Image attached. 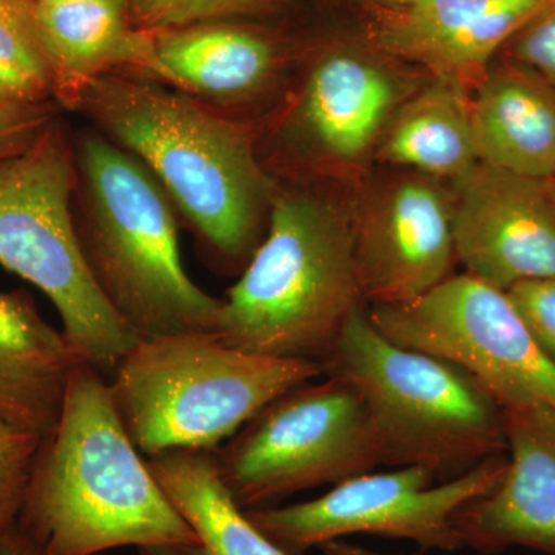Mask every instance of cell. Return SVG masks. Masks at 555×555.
<instances>
[{
  "label": "cell",
  "mask_w": 555,
  "mask_h": 555,
  "mask_svg": "<svg viewBox=\"0 0 555 555\" xmlns=\"http://www.w3.org/2000/svg\"><path fill=\"white\" fill-rule=\"evenodd\" d=\"M72 112L144 164L211 268L246 269L268 232L276 190L259 156L258 131L182 91L129 75L90 80Z\"/></svg>",
  "instance_id": "obj_1"
},
{
  "label": "cell",
  "mask_w": 555,
  "mask_h": 555,
  "mask_svg": "<svg viewBox=\"0 0 555 555\" xmlns=\"http://www.w3.org/2000/svg\"><path fill=\"white\" fill-rule=\"evenodd\" d=\"M120 422L108 382L79 363L42 438L16 524L47 555L199 545Z\"/></svg>",
  "instance_id": "obj_2"
},
{
  "label": "cell",
  "mask_w": 555,
  "mask_h": 555,
  "mask_svg": "<svg viewBox=\"0 0 555 555\" xmlns=\"http://www.w3.org/2000/svg\"><path fill=\"white\" fill-rule=\"evenodd\" d=\"M73 221L112 308L141 338L217 334L224 301L185 272L178 210L141 160L96 130L72 134Z\"/></svg>",
  "instance_id": "obj_3"
},
{
  "label": "cell",
  "mask_w": 555,
  "mask_h": 555,
  "mask_svg": "<svg viewBox=\"0 0 555 555\" xmlns=\"http://www.w3.org/2000/svg\"><path fill=\"white\" fill-rule=\"evenodd\" d=\"M327 184L276 182L268 232L222 299V341L321 364L350 313L366 306L353 258L350 198Z\"/></svg>",
  "instance_id": "obj_4"
},
{
  "label": "cell",
  "mask_w": 555,
  "mask_h": 555,
  "mask_svg": "<svg viewBox=\"0 0 555 555\" xmlns=\"http://www.w3.org/2000/svg\"><path fill=\"white\" fill-rule=\"evenodd\" d=\"M324 377L317 361L230 346L211 332L141 338L112 372L109 393L149 459L215 452L278 397Z\"/></svg>",
  "instance_id": "obj_5"
},
{
  "label": "cell",
  "mask_w": 555,
  "mask_h": 555,
  "mask_svg": "<svg viewBox=\"0 0 555 555\" xmlns=\"http://www.w3.org/2000/svg\"><path fill=\"white\" fill-rule=\"evenodd\" d=\"M321 367L363 397L385 466L456 477L506 454L503 408L489 390L455 364L387 339L367 306L350 313Z\"/></svg>",
  "instance_id": "obj_6"
},
{
  "label": "cell",
  "mask_w": 555,
  "mask_h": 555,
  "mask_svg": "<svg viewBox=\"0 0 555 555\" xmlns=\"http://www.w3.org/2000/svg\"><path fill=\"white\" fill-rule=\"evenodd\" d=\"M72 133L62 119L0 164V266L39 288L82 363L112 374L139 335L98 287L80 247L72 196Z\"/></svg>",
  "instance_id": "obj_7"
},
{
  "label": "cell",
  "mask_w": 555,
  "mask_h": 555,
  "mask_svg": "<svg viewBox=\"0 0 555 555\" xmlns=\"http://www.w3.org/2000/svg\"><path fill=\"white\" fill-rule=\"evenodd\" d=\"M427 73L363 38L321 43L269 120L262 160L286 181L356 185L375 164L387 122Z\"/></svg>",
  "instance_id": "obj_8"
},
{
  "label": "cell",
  "mask_w": 555,
  "mask_h": 555,
  "mask_svg": "<svg viewBox=\"0 0 555 555\" xmlns=\"http://www.w3.org/2000/svg\"><path fill=\"white\" fill-rule=\"evenodd\" d=\"M215 460L222 483L246 511L275 506L383 465L363 397L326 375L273 400L215 451Z\"/></svg>",
  "instance_id": "obj_9"
},
{
  "label": "cell",
  "mask_w": 555,
  "mask_h": 555,
  "mask_svg": "<svg viewBox=\"0 0 555 555\" xmlns=\"http://www.w3.org/2000/svg\"><path fill=\"white\" fill-rule=\"evenodd\" d=\"M367 315L396 345L473 375L503 409L555 408V366L503 288L454 273L406 305L367 306Z\"/></svg>",
  "instance_id": "obj_10"
},
{
  "label": "cell",
  "mask_w": 555,
  "mask_h": 555,
  "mask_svg": "<svg viewBox=\"0 0 555 555\" xmlns=\"http://www.w3.org/2000/svg\"><path fill=\"white\" fill-rule=\"evenodd\" d=\"M506 465V454L491 456L443 483L420 466L371 470L309 502L246 514L287 555H305L353 534L409 540L426 551H456L465 547L454 525L456 511L489 494Z\"/></svg>",
  "instance_id": "obj_11"
},
{
  "label": "cell",
  "mask_w": 555,
  "mask_h": 555,
  "mask_svg": "<svg viewBox=\"0 0 555 555\" xmlns=\"http://www.w3.org/2000/svg\"><path fill=\"white\" fill-rule=\"evenodd\" d=\"M353 258L366 306L406 305L454 275L449 182L382 167L350 198Z\"/></svg>",
  "instance_id": "obj_12"
},
{
  "label": "cell",
  "mask_w": 555,
  "mask_h": 555,
  "mask_svg": "<svg viewBox=\"0 0 555 555\" xmlns=\"http://www.w3.org/2000/svg\"><path fill=\"white\" fill-rule=\"evenodd\" d=\"M456 262L492 286L555 278V185L477 163L449 182Z\"/></svg>",
  "instance_id": "obj_13"
},
{
  "label": "cell",
  "mask_w": 555,
  "mask_h": 555,
  "mask_svg": "<svg viewBox=\"0 0 555 555\" xmlns=\"http://www.w3.org/2000/svg\"><path fill=\"white\" fill-rule=\"evenodd\" d=\"M545 2L414 0L367 14L364 36L393 60L474 90L496 53Z\"/></svg>",
  "instance_id": "obj_14"
},
{
  "label": "cell",
  "mask_w": 555,
  "mask_h": 555,
  "mask_svg": "<svg viewBox=\"0 0 555 555\" xmlns=\"http://www.w3.org/2000/svg\"><path fill=\"white\" fill-rule=\"evenodd\" d=\"M503 418L505 474L456 511V531L478 553L525 546L555 555V408L503 409Z\"/></svg>",
  "instance_id": "obj_15"
},
{
  "label": "cell",
  "mask_w": 555,
  "mask_h": 555,
  "mask_svg": "<svg viewBox=\"0 0 555 555\" xmlns=\"http://www.w3.org/2000/svg\"><path fill=\"white\" fill-rule=\"evenodd\" d=\"M240 21L152 33L155 82L225 113L270 96L283 86L291 51L270 28Z\"/></svg>",
  "instance_id": "obj_16"
},
{
  "label": "cell",
  "mask_w": 555,
  "mask_h": 555,
  "mask_svg": "<svg viewBox=\"0 0 555 555\" xmlns=\"http://www.w3.org/2000/svg\"><path fill=\"white\" fill-rule=\"evenodd\" d=\"M33 20L62 109L72 112L79 90L101 76L155 80L152 33L131 24L124 0H43L33 3Z\"/></svg>",
  "instance_id": "obj_17"
},
{
  "label": "cell",
  "mask_w": 555,
  "mask_h": 555,
  "mask_svg": "<svg viewBox=\"0 0 555 555\" xmlns=\"http://www.w3.org/2000/svg\"><path fill=\"white\" fill-rule=\"evenodd\" d=\"M478 163L518 177L555 178V89L534 72L502 60L470 93Z\"/></svg>",
  "instance_id": "obj_18"
},
{
  "label": "cell",
  "mask_w": 555,
  "mask_h": 555,
  "mask_svg": "<svg viewBox=\"0 0 555 555\" xmlns=\"http://www.w3.org/2000/svg\"><path fill=\"white\" fill-rule=\"evenodd\" d=\"M79 363L64 332L43 320L27 291L0 292V418L49 436Z\"/></svg>",
  "instance_id": "obj_19"
},
{
  "label": "cell",
  "mask_w": 555,
  "mask_h": 555,
  "mask_svg": "<svg viewBox=\"0 0 555 555\" xmlns=\"http://www.w3.org/2000/svg\"><path fill=\"white\" fill-rule=\"evenodd\" d=\"M470 93L456 80L427 75L387 122L375 164L444 182L463 177L478 163Z\"/></svg>",
  "instance_id": "obj_20"
},
{
  "label": "cell",
  "mask_w": 555,
  "mask_h": 555,
  "mask_svg": "<svg viewBox=\"0 0 555 555\" xmlns=\"http://www.w3.org/2000/svg\"><path fill=\"white\" fill-rule=\"evenodd\" d=\"M147 462L207 555H287L230 495L219 477L215 452H169Z\"/></svg>",
  "instance_id": "obj_21"
},
{
  "label": "cell",
  "mask_w": 555,
  "mask_h": 555,
  "mask_svg": "<svg viewBox=\"0 0 555 555\" xmlns=\"http://www.w3.org/2000/svg\"><path fill=\"white\" fill-rule=\"evenodd\" d=\"M294 0H124L131 24L155 33L211 21L275 16Z\"/></svg>",
  "instance_id": "obj_22"
},
{
  "label": "cell",
  "mask_w": 555,
  "mask_h": 555,
  "mask_svg": "<svg viewBox=\"0 0 555 555\" xmlns=\"http://www.w3.org/2000/svg\"><path fill=\"white\" fill-rule=\"evenodd\" d=\"M42 437L0 418V537L20 518Z\"/></svg>",
  "instance_id": "obj_23"
},
{
  "label": "cell",
  "mask_w": 555,
  "mask_h": 555,
  "mask_svg": "<svg viewBox=\"0 0 555 555\" xmlns=\"http://www.w3.org/2000/svg\"><path fill=\"white\" fill-rule=\"evenodd\" d=\"M0 61L39 80L54 98V76L40 47L30 0H0Z\"/></svg>",
  "instance_id": "obj_24"
},
{
  "label": "cell",
  "mask_w": 555,
  "mask_h": 555,
  "mask_svg": "<svg viewBox=\"0 0 555 555\" xmlns=\"http://www.w3.org/2000/svg\"><path fill=\"white\" fill-rule=\"evenodd\" d=\"M500 53L503 60L524 65L555 89V0H546Z\"/></svg>",
  "instance_id": "obj_25"
},
{
  "label": "cell",
  "mask_w": 555,
  "mask_h": 555,
  "mask_svg": "<svg viewBox=\"0 0 555 555\" xmlns=\"http://www.w3.org/2000/svg\"><path fill=\"white\" fill-rule=\"evenodd\" d=\"M56 101L13 102L0 100V164L27 152L54 120L61 118Z\"/></svg>",
  "instance_id": "obj_26"
},
{
  "label": "cell",
  "mask_w": 555,
  "mask_h": 555,
  "mask_svg": "<svg viewBox=\"0 0 555 555\" xmlns=\"http://www.w3.org/2000/svg\"><path fill=\"white\" fill-rule=\"evenodd\" d=\"M506 292L537 345L555 366V278L524 281Z\"/></svg>",
  "instance_id": "obj_27"
},
{
  "label": "cell",
  "mask_w": 555,
  "mask_h": 555,
  "mask_svg": "<svg viewBox=\"0 0 555 555\" xmlns=\"http://www.w3.org/2000/svg\"><path fill=\"white\" fill-rule=\"evenodd\" d=\"M0 100L13 102L54 101L53 94L39 80L0 61Z\"/></svg>",
  "instance_id": "obj_28"
},
{
  "label": "cell",
  "mask_w": 555,
  "mask_h": 555,
  "mask_svg": "<svg viewBox=\"0 0 555 555\" xmlns=\"http://www.w3.org/2000/svg\"><path fill=\"white\" fill-rule=\"evenodd\" d=\"M0 555H47V553L27 531L16 524L7 534L0 537Z\"/></svg>",
  "instance_id": "obj_29"
},
{
  "label": "cell",
  "mask_w": 555,
  "mask_h": 555,
  "mask_svg": "<svg viewBox=\"0 0 555 555\" xmlns=\"http://www.w3.org/2000/svg\"><path fill=\"white\" fill-rule=\"evenodd\" d=\"M139 555H207L201 545H166L139 547Z\"/></svg>",
  "instance_id": "obj_30"
},
{
  "label": "cell",
  "mask_w": 555,
  "mask_h": 555,
  "mask_svg": "<svg viewBox=\"0 0 555 555\" xmlns=\"http://www.w3.org/2000/svg\"><path fill=\"white\" fill-rule=\"evenodd\" d=\"M345 2L366 11L367 14H372L378 13V11L398 10L414 2V0H345Z\"/></svg>",
  "instance_id": "obj_31"
},
{
  "label": "cell",
  "mask_w": 555,
  "mask_h": 555,
  "mask_svg": "<svg viewBox=\"0 0 555 555\" xmlns=\"http://www.w3.org/2000/svg\"><path fill=\"white\" fill-rule=\"evenodd\" d=\"M320 550L323 555H392L366 550V547L352 545V543H346L343 540L328 542L326 545L321 546Z\"/></svg>",
  "instance_id": "obj_32"
},
{
  "label": "cell",
  "mask_w": 555,
  "mask_h": 555,
  "mask_svg": "<svg viewBox=\"0 0 555 555\" xmlns=\"http://www.w3.org/2000/svg\"><path fill=\"white\" fill-rule=\"evenodd\" d=\"M31 3L43 2V0H30Z\"/></svg>",
  "instance_id": "obj_33"
},
{
  "label": "cell",
  "mask_w": 555,
  "mask_h": 555,
  "mask_svg": "<svg viewBox=\"0 0 555 555\" xmlns=\"http://www.w3.org/2000/svg\"><path fill=\"white\" fill-rule=\"evenodd\" d=\"M98 555H108V554H107V553H105V554H98Z\"/></svg>",
  "instance_id": "obj_34"
},
{
  "label": "cell",
  "mask_w": 555,
  "mask_h": 555,
  "mask_svg": "<svg viewBox=\"0 0 555 555\" xmlns=\"http://www.w3.org/2000/svg\"><path fill=\"white\" fill-rule=\"evenodd\" d=\"M553 184L555 185V178L553 179Z\"/></svg>",
  "instance_id": "obj_35"
}]
</instances>
